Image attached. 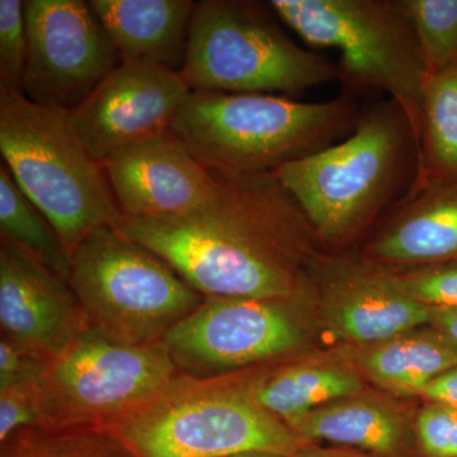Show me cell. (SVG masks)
<instances>
[{
	"mask_svg": "<svg viewBox=\"0 0 457 457\" xmlns=\"http://www.w3.org/2000/svg\"><path fill=\"white\" fill-rule=\"evenodd\" d=\"M215 173V192L200 209L177 218L123 216L117 228L204 297L308 290L319 240L275 173Z\"/></svg>",
	"mask_w": 457,
	"mask_h": 457,
	"instance_id": "1",
	"label": "cell"
},
{
	"mask_svg": "<svg viewBox=\"0 0 457 457\" xmlns=\"http://www.w3.org/2000/svg\"><path fill=\"white\" fill-rule=\"evenodd\" d=\"M417 163L411 123L389 99L361 113L345 139L273 173L319 243L345 246L408 194Z\"/></svg>",
	"mask_w": 457,
	"mask_h": 457,
	"instance_id": "2",
	"label": "cell"
},
{
	"mask_svg": "<svg viewBox=\"0 0 457 457\" xmlns=\"http://www.w3.org/2000/svg\"><path fill=\"white\" fill-rule=\"evenodd\" d=\"M360 114L350 95L300 102L263 93L192 90L170 131L209 170L273 173L347 137Z\"/></svg>",
	"mask_w": 457,
	"mask_h": 457,
	"instance_id": "3",
	"label": "cell"
},
{
	"mask_svg": "<svg viewBox=\"0 0 457 457\" xmlns=\"http://www.w3.org/2000/svg\"><path fill=\"white\" fill-rule=\"evenodd\" d=\"M0 152L5 167L71 252L92 231L123 218L104 165L78 137L71 112L0 88Z\"/></svg>",
	"mask_w": 457,
	"mask_h": 457,
	"instance_id": "4",
	"label": "cell"
},
{
	"mask_svg": "<svg viewBox=\"0 0 457 457\" xmlns=\"http://www.w3.org/2000/svg\"><path fill=\"white\" fill-rule=\"evenodd\" d=\"M107 428L132 457H296L303 444L246 393L239 374H180L134 413Z\"/></svg>",
	"mask_w": 457,
	"mask_h": 457,
	"instance_id": "5",
	"label": "cell"
},
{
	"mask_svg": "<svg viewBox=\"0 0 457 457\" xmlns=\"http://www.w3.org/2000/svg\"><path fill=\"white\" fill-rule=\"evenodd\" d=\"M305 44L338 51L339 82L386 93L407 116L420 149L428 73L404 0H272Z\"/></svg>",
	"mask_w": 457,
	"mask_h": 457,
	"instance_id": "6",
	"label": "cell"
},
{
	"mask_svg": "<svg viewBox=\"0 0 457 457\" xmlns=\"http://www.w3.org/2000/svg\"><path fill=\"white\" fill-rule=\"evenodd\" d=\"M180 75L194 92L287 96L341 78L338 64L291 40L260 3L243 0L196 3Z\"/></svg>",
	"mask_w": 457,
	"mask_h": 457,
	"instance_id": "7",
	"label": "cell"
},
{
	"mask_svg": "<svg viewBox=\"0 0 457 457\" xmlns=\"http://www.w3.org/2000/svg\"><path fill=\"white\" fill-rule=\"evenodd\" d=\"M69 285L89 327L129 345L161 343L204 297L117 227L92 231L73 252Z\"/></svg>",
	"mask_w": 457,
	"mask_h": 457,
	"instance_id": "8",
	"label": "cell"
},
{
	"mask_svg": "<svg viewBox=\"0 0 457 457\" xmlns=\"http://www.w3.org/2000/svg\"><path fill=\"white\" fill-rule=\"evenodd\" d=\"M179 375L161 343L129 345L88 327L37 378L40 426L108 427Z\"/></svg>",
	"mask_w": 457,
	"mask_h": 457,
	"instance_id": "9",
	"label": "cell"
},
{
	"mask_svg": "<svg viewBox=\"0 0 457 457\" xmlns=\"http://www.w3.org/2000/svg\"><path fill=\"white\" fill-rule=\"evenodd\" d=\"M308 290L290 297H204L162 339L177 370L209 378L293 357L308 345Z\"/></svg>",
	"mask_w": 457,
	"mask_h": 457,
	"instance_id": "10",
	"label": "cell"
},
{
	"mask_svg": "<svg viewBox=\"0 0 457 457\" xmlns=\"http://www.w3.org/2000/svg\"><path fill=\"white\" fill-rule=\"evenodd\" d=\"M25 17L23 95L35 104L71 112L122 62L89 2L27 0Z\"/></svg>",
	"mask_w": 457,
	"mask_h": 457,
	"instance_id": "11",
	"label": "cell"
},
{
	"mask_svg": "<svg viewBox=\"0 0 457 457\" xmlns=\"http://www.w3.org/2000/svg\"><path fill=\"white\" fill-rule=\"evenodd\" d=\"M308 276L321 328L345 347L375 345L431 320V308L403 293L384 267L360 255L321 252Z\"/></svg>",
	"mask_w": 457,
	"mask_h": 457,
	"instance_id": "12",
	"label": "cell"
},
{
	"mask_svg": "<svg viewBox=\"0 0 457 457\" xmlns=\"http://www.w3.org/2000/svg\"><path fill=\"white\" fill-rule=\"evenodd\" d=\"M191 92L176 71L122 62L71 111V125L90 155L104 165L126 147L170 131Z\"/></svg>",
	"mask_w": 457,
	"mask_h": 457,
	"instance_id": "13",
	"label": "cell"
},
{
	"mask_svg": "<svg viewBox=\"0 0 457 457\" xmlns=\"http://www.w3.org/2000/svg\"><path fill=\"white\" fill-rule=\"evenodd\" d=\"M123 216L177 218L212 197L215 171L204 167L171 131L126 147L104 163Z\"/></svg>",
	"mask_w": 457,
	"mask_h": 457,
	"instance_id": "14",
	"label": "cell"
},
{
	"mask_svg": "<svg viewBox=\"0 0 457 457\" xmlns=\"http://www.w3.org/2000/svg\"><path fill=\"white\" fill-rule=\"evenodd\" d=\"M0 327L2 336L51 360L89 324L68 282L22 249L2 242Z\"/></svg>",
	"mask_w": 457,
	"mask_h": 457,
	"instance_id": "15",
	"label": "cell"
},
{
	"mask_svg": "<svg viewBox=\"0 0 457 457\" xmlns=\"http://www.w3.org/2000/svg\"><path fill=\"white\" fill-rule=\"evenodd\" d=\"M360 257L409 269L457 260V185L409 189Z\"/></svg>",
	"mask_w": 457,
	"mask_h": 457,
	"instance_id": "16",
	"label": "cell"
},
{
	"mask_svg": "<svg viewBox=\"0 0 457 457\" xmlns=\"http://www.w3.org/2000/svg\"><path fill=\"white\" fill-rule=\"evenodd\" d=\"M414 416L393 399L368 393L336 400L291 420L306 445L326 441L374 457H414Z\"/></svg>",
	"mask_w": 457,
	"mask_h": 457,
	"instance_id": "17",
	"label": "cell"
},
{
	"mask_svg": "<svg viewBox=\"0 0 457 457\" xmlns=\"http://www.w3.org/2000/svg\"><path fill=\"white\" fill-rule=\"evenodd\" d=\"M90 7L122 62H150L179 73L185 64L191 0H92Z\"/></svg>",
	"mask_w": 457,
	"mask_h": 457,
	"instance_id": "18",
	"label": "cell"
},
{
	"mask_svg": "<svg viewBox=\"0 0 457 457\" xmlns=\"http://www.w3.org/2000/svg\"><path fill=\"white\" fill-rule=\"evenodd\" d=\"M363 380L393 396H420L427 385L457 366V342L431 324L363 347H345Z\"/></svg>",
	"mask_w": 457,
	"mask_h": 457,
	"instance_id": "19",
	"label": "cell"
},
{
	"mask_svg": "<svg viewBox=\"0 0 457 457\" xmlns=\"http://www.w3.org/2000/svg\"><path fill=\"white\" fill-rule=\"evenodd\" d=\"M240 378L251 398L286 426L336 400L365 392V380L345 359L291 361Z\"/></svg>",
	"mask_w": 457,
	"mask_h": 457,
	"instance_id": "20",
	"label": "cell"
},
{
	"mask_svg": "<svg viewBox=\"0 0 457 457\" xmlns=\"http://www.w3.org/2000/svg\"><path fill=\"white\" fill-rule=\"evenodd\" d=\"M457 185V62L427 79L411 188Z\"/></svg>",
	"mask_w": 457,
	"mask_h": 457,
	"instance_id": "21",
	"label": "cell"
},
{
	"mask_svg": "<svg viewBox=\"0 0 457 457\" xmlns=\"http://www.w3.org/2000/svg\"><path fill=\"white\" fill-rule=\"evenodd\" d=\"M0 236L2 242L22 249L69 284L73 252L4 164L0 167Z\"/></svg>",
	"mask_w": 457,
	"mask_h": 457,
	"instance_id": "22",
	"label": "cell"
},
{
	"mask_svg": "<svg viewBox=\"0 0 457 457\" xmlns=\"http://www.w3.org/2000/svg\"><path fill=\"white\" fill-rule=\"evenodd\" d=\"M428 77L457 62V0H404Z\"/></svg>",
	"mask_w": 457,
	"mask_h": 457,
	"instance_id": "23",
	"label": "cell"
},
{
	"mask_svg": "<svg viewBox=\"0 0 457 457\" xmlns=\"http://www.w3.org/2000/svg\"><path fill=\"white\" fill-rule=\"evenodd\" d=\"M18 433L36 457H132L107 427H31Z\"/></svg>",
	"mask_w": 457,
	"mask_h": 457,
	"instance_id": "24",
	"label": "cell"
},
{
	"mask_svg": "<svg viewBox=\"0 0 457 457\" xmlns=\"http://www.w3.org/2000/svg\"><path fill=\"white\" fill-rule=\"evenodd\" d=\"M384 269L394 284L416 302L428 308L457 309V260L409 269Z\"/></svg>",
	"mask_w": 457,
	"mask_h": 457,
	"instance_id": "25",
	"label": "cell"
},
{
	"mask_svg": "<svg viewBox=\"0 0 457 457\" xmlns=\"http://www.w3.org/2000/svg\"><path fill=\"white\" fill-rule=\"evenodd\" d=\"M27 57L25 2L0 0V88L23 95Z\"/></svg>",
	"mask_w": 457,
	"mask_h": 457,
	"instance_id": "26",
	"label": "cell"
},
{
	"mask_svg": "<svg viewBox=\"0 0 457 457\" xmlns=\"http://www.w3.org/2000/svg\"><path fill=\"white\" fill-rule=\"evenodd\" d=\"M414 457H457V408L426 402L414 414Z\"/></svg>",
	"mask_w": 457,
	"mask_h": 457,
	"instance_id": "27",
	"label": "cell"
},
{
	"mask_svg": "<svg viewBox=\"0 0 457 457\" xmlns=\"http://www.w3.org/2000/svg\"><path fill=\"white\" fill-rule=\"evenodd\" d=\"M38 376L0 389V444L18 431L40 426Z\"/></svg>",
	"mask_w": 457,
	"mask_h": 457,
	"instance_id": "28",
	"label": "cell"
},
{
	"mask_svg": "<svg viewBox=\"0 0 457 457\" xmlns=\"http://www.w3.org/2000/svg\"><path fill=\"white\" fill-rule=\"evenodd\" d=\"M47 361L8 337L0 338V389L36 378L44 371Z\"/></svg>",
	"mask_w": 457,
	"mask_h": 457,
	"instance_id": "29",
	"label": "cell"
},
{
	"mask_svg": "<svg viewBox=\"0 0 457 457\" xmlns=\"http://www.w3.org/2000/svg\"><path fill=\"white\" fill-rule=\"evenodd\" d=\"M420 398L426 402L442 403L457 408V366L427 385Z\"/></svg>",
	"mask_w": 457,
	"mask_h": 457,
	"instance_id": "30",
	"label": "cell"
},
{
	"mask_svg": "<svg viewBox=\"0 0 457 457\" xmlns=\"http://www.w3.org/2000/svg\"><path fill=\"white\" fill-rule=\"evenodd\" d=\"M429 324L440 329L441 332L446 333L453 341L457 342L456 308H431V320H429Z\"/></svg>",
	"mask_w": 457,
	"mask_h": 457,
	"instance_id": "31",
	"label": "cell"
},
{
	"mask_svg": "<svg viewBox=\"0 0 457 457\" xmlns=\"http://www.w3.org/2000/svg\"><path fill=\"white\" fill-rule=\"evenodd\" d=\"M296 457H374L362 451L348 449V447L332 446L318 447L311 445L303 450Z\"/></svg>",
	"mask_w": 457,
	"mask_h": 457,
	"instance_id": "32",
	"label": "cell"
},
{
	"mask_svg": "<svg viewBox=\"0 0 457 457\" xmlns=\"http://www.w3.org/2000/svg\"><path fill=\"white\" fill-rule=\"evenodd\" d=\"M0 445V457H36L20 433H14Z\"/></svg>",
	"mask_w": 457,
	"mask_h": 457,
	"instance_id": "33",
	"label": "cell"
},
{
	"mask_svg": "<svg viewBox=\"0 0 457 457\" xmlns=\"http://www.w3.org/2000/svg\"><path fill=\"white\" fill-rule=\"evenodd\" d=\"M230 457H282L278 455H270V453H246V455H237Z\"/></svg>",
	"mask_w": 457,
	"mask_h": 457,
	"instance_id": "34",
	"label": "cell"
}]
</instances>
